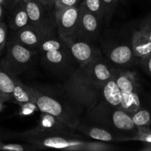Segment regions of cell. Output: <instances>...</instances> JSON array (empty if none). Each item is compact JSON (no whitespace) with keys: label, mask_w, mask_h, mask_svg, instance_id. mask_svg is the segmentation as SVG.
<instances>
[{"label":"cell","mask_w":151,"mask_h":151,"mask_svg":"<svg viewBox=\"0 0 151 151\" xmlns=\"http://www.w3.org/2000/svg\"><path fill=\"white\" fill-rule=\"evenodd\" d=\"M76 130H41L36 128L15 134V137L24 142L36 146L38 149L55 148L66 150L106 151L115 150L107 142L90 141L82 134H77Z\"/></svg>","instance_id":"cell-1"},{"label":"cell","mask_w":151,"mask_h":151,"mask_svg":"<svg viewBox=\"0 0 151 151\" xmlns=\"http://www.w3.org/2000/svg\"><path fill=\"white\" fill-rule=\"evenodd\" d=\"M36 103L39 111L47 112L59 118L66 126L76 130L81 120L84 108L68 97L65 92L56 94L47 90L33 88Z\"/></svg>","instance_id":"cell-2"},{"label":"cell","mask_w":151,"mask_h":151,"mask_svg":"<svg viewBox=\"0 0 151 151\" xmlns=\"http://www.w3.org/2000/svg\"><path fill=\"white\" fill-rule=\"evenodd\" d=\"M89 120L105 126L117 134L124 135L131 141L139 130L133 123L130 114L119 108L114 107L102 100L96 106L86 111Z\"/></svg>","instance_id":"cell-3"},{"label":"cell","mask_w":151,"mask_h":151,"mask_svg":"<svg viewBox=\"0 0 151 151\" xmlns=\"http://www.w3.org/2000/svg\"><path fill=\"white\" fill-rule=\"evenodd\" d=\"M62 88L85 111L90 110L102 100L101 85L93 81L81 66L68 75Z\"/></svg>","instance_id":"cell-4"},{"label":"cell","mask_w":151,"mask_h":151,"mask_svg":"<svg viewBox=\"0 0 151 151\" xmlns=\"http://www.w3.org/2000/svg\"><path fill=\"white\" fill-rule=\"evenodd\" d=\"M6 46L5 55L1 60L4 70L16 77L28 70L33 63L36 52L26 48L10 37Z\"/></svg>","instance_id":"cell-5"},{"label":"cell","mask_w":151,"mask_h":151,"mask_svg":"<svg viewBox=\"0 0 151 151\" xmlns=\"http://www.w3.org/2000/svg\"><path fill=\"white\" fill-rule=\"evenodd\" d=\"M30 19V25L44 37L58 35L54 11L48 5L36 0H24Z\"/></svg>","instance_id":"cell-6"},{"label":"cell","mask_w":151,"mask_h":151,"mask_svg":"<svg viewBox=\"0 0 151 151\" xmlns=\"http://www.w3.org/2000/svg\"><path fill=\"white\" fill-rule=\"evenodd\" d=\"M41 60L46 68L58 75L60 74H70L73 65L76 63L68 47L64 49H53L41 52Z\"/></svg>","instance_id":"cell-7"},{"label":"cell","mask_w":151,"mask_h":151,"mask_svg":"<svg viewBox=\"0 0 151 151\" xmlns=\"http://www.w3.org/2000/svg\"><path fill=\"white\" fill-rule=\"evenodd\" d=\"M102 22L80 3V14L78 25L73 36L71 38L95 41L100 33Z\"/></svg>","instance_id":"cell-8"},{"label":"cell","mask_w":151,"mask_h":151,"mask_svg":"<svg viewBox=\"0 0 151 151\" xmlns=\"http://www.w3.org/2000/svg\"><path fill=\"white\" fill-rule=\"evenodd\" d=\"M80 14L78 5L64 8H55L58 36L61 39L73 36L78 25Z\"/></svg>","instance_id":"cell-9"},{"label":"cell","mask_w":151,"mask_h":151,"mask_svg":"<svg viewBox=\"0 0 151 151\" xmlns=\"http://www.w3.org/2000/svg\"><path fill=\"white\" fill-rule=\"evenodd\" d=\"M103 47L107 58L120 67L132 66L139 60L133 52L131 41L130 43L109 41L105 43Z\"/></svg>","instance_id":"cell-10"},{"label":"cell","mask_w":151,"mask_h":151,"mask_svg":"<svg viewBox=\"0 0 151 151\" xmlns=\"http://www.w3.org/2000/svg\"><path fill=\"white\" fill-rule=\"evenodd\" d=\"M62 40L66 44L73 58L79 66H84L102 55L100 50L92 41L74 38H64Z\"/></svg>","instance_id":"cell-11"},{"label":"cell","mask_w":151,"mask_h":151,"mask_svg":"<svg viewBox=\"0 0 151 151\" xmlns=\"http://www.w3.org/2000/svg\"><path fill=\"white\" fill-rule=\"evenodd\" d=\"M89 120V119H88ZM76 131L79 132L87 139L103 142L129 141L128 137L110 131L105 126L89 120V122L80 121Z\"/></svg>","instance_id":"cell-12"},{"label":"cell","mask_w":151,"mask_h":151,"mask_svg":"<svg viewBox=\"0 0 151 151\" xmlns=\"http://www.w3.org/2000/svg\"><path fill=\"white\" fill-rule=\"evenodd\" d=\"M85 73L99 85L109 81L115 75L117 68L107 58L101 55L81 66Z\"/></svg>","instance_id":"cell-13"},{"label":"cell","mask_w":151,"mask_h":151,"mask_svg":"<svg viewBox=\"0 0 151 151\" xmlns=\"http://www.w3.org/2000/svg\"><path fill=\"white\" fill-rule=\"evenodd\" d=\"M10 37L26 48L36 52L42 40L46 38L30 24L16 31H13Z\"/></svg>","instance_id":"cell-14"},{"label":"cell","mask_w":151,"mask_h":151,"mask_svg":"<svg viewBox=\"0 0 151 151\" xmlns=\"http://www.w3.org/2000/svg\"><path fill=\"white\" fill-rule=\"evenodd\" d=\"M7 24L12 31H16L30 24V19L24 0H18L10 9L7 18Z\"/></svg>","instance_id":"cell-15"},{"label":"cell","mask_w":151,"mask_h":151,"mask_svg":"<svg viewBox=\"0 0 151 151\" xmlns=\"http://www.w3.org/2000/svg\"><path fill=\"white\" fill-rule=\"evenodd\" d=\"M114 77L117 85L122 92L139 93L140 85L135 73L117 68Z\"/></svg>","instance_id":"cell-16"},{"label":"cell","mask_w":151,"mask_h":151,"mask_svg":"<svg viewBox=\"0 0 151 151\" xmlns=\"http://www.w3.org/2000/svg\"><path fill=\"white\" fill-rule=\"evenodd\" d=\"M101 87L102 100L114 107L121 109L122 91L117 85L115 77L113 76L109 81L101 85Z\"/></svg>","instance_id":"cell-17"},{"label":"cell","mask_w":151,"mask_h":151,"mask_svg":"<svg viewBox=\"0 0 151 151\" xmlns=\"http://www.w3.org/2000/svg\"><path fill=\"white\" fill-rule=\"evenodd\" d=\"M12 99H13L19 105L28 102L36 103V94L33 87L25 85L16 76Z\"/></svg>","instance_id":"cell-18"},{"label":"cell","mask_w":151,"mask_h":151,"mask_svg":"<svg viewBox=\"0 0 151 151\" xmlns=\"http://www.w3.org/2000/svg\"><path fill=\"white\" fill-rule=\"evenodd\" d=\"M131 46L135 55L139 59L151 53V41L139 29L133 31Z\"/></svg>","instance_id":"cell-19"},{"label":"cell","mask_w":151,"mask_h":151,"mask_svg":"<svg viewBox=\"0 0 151 151\" xmlns=\"http://www.w3.org/2000/svg\"><path fill=\"white\" fill-rule=\"evenodd\" d=\"M130 116L133 123L139 128V134L151 131V112L148 109L140 108L134 113L130 114Z\"/></svg>","instance_id":"cell-20"},{"label":"cell","mask_w":151,"mask_h":151,"mask_svg":"<svg viewBox=\"0 0 151 151\" xmlns=\"http://www.w3.org/2000/svg\"><path fill=\"white\" fill-rule=\"evenodd\" d=\"M41 112V114L36 128L41 130H49V131L70 128L54 115L47 113V112Z\"/></svg>","instance_id":"cell-21"},{"label":"cell","mask_w":151,"mask_h":151,"mask_svg":"<svg viewBox=\"0 0 151 151\" xmlns=\"http://www.w3.org/2000/svg\"><path fill=\"white\" fill-rule=\"evenodd\" d=\"M139 94V93L122 92L121 109L130 114L142 108V103Z\"/></svg>","instance_id":"cell-22"},{"label":"cell","mask_w":151,"mask_h":151,"mask_svg":"<svg viewBox=\"0 0 151 151\" xmlns=\"http://www.w3.org/2000/svg\"><path fill=\"white\" fill-rule=\"evenodd\" d=\"M15 77L4 70L0 59V89L11 97L15 86Z\"/></svg>","instance_id":"cell-23"},{"label":"cell","mask_w":151,"mask_h":151,"mask_svg":"<svg viewBox=\"0 0 151 151\" xmlns=\"http://www.w3.org/2000/svg\"><path fill=\"white\" fill-rule=\"evenodd\" d=\"M81 4L87 10L97 16L102 22H104L105 12L102 0H83Z\"/></svg>","instance_id":"cell-24"},{"label":"cell","mask_w":151,"mask_h":151,"mask_svg":"<svg viewBox=\"0 0 151 151\" xmlns=\"http://www.w3.org/2000/svg\"><path fill=\"white\" fill-rule=\"evenodd\" d=\"M118 1V0H102L104 12H105L104 22H106L107 24L110 22L111 19L115 11Z\"/></svg>","instance_id":"cell-25"},{"label":"cell","mask_w":151,"mask_h":151,"mask_svg":"<svg viewBox=\"0 0 151 151\" xmlns=\"http://www.w3.org/2000/svg\"><path fill=\"white\" fill-rule=\"evenodd\" d=\"M38 147L34 146L30 143L25 142L24 144H1L0 145V150H11V151H25V150H37Z\"/></svg>","instance_id":"cell-26"},{"label":"cell","mask_w":151,"mask_h":151,"mask_svg":"<svg viewBox=\"0 0 151 151\" xmlns=\"http://www.w3.org/2000/svg\"><path fill=\"white\" fill-rule=\"evenodd\" d=\"M138 29L151 41V13L141 20Z\"/></svg>","instance_id":"cell-27"},{"label":"cell","mask_w":151,"mask_h":151,"mask_svg":"<svg viewBox=\"0 0 151 151\" xmlns=\"http://www.w3.org/2000/svg\"><path fill=\"white\" fill-rule=\"evenodd\" d=\"M19 106H20L19 114L22 116H28V115L31 114L36 111H39L36 103H32V102H28V103L19 104Z\"/></svg>","instance_id":"cell-28"},{"label":"cell","mask_w":151,"mask_h":151,"mask_svg":"<svg viewBox=\"0 0 151 151\" xmlns=\"http://www.w3.org/2000/svg\"><path fill=\"white\" fill-rule=\"evenodd\" d=\"M7 25L3 21L0 22V52L3 50L7 43Z\"/></svg>","instance_id":"cell-29"},{"label":"cell","mask_w":151,"mask_h":151,"mask_svg":"<svg viewBox=\"0 0 151 151\" xmlns=\"http://www.w3.org/2000/svg\"><path fill=\"white\" fill-rule=\"evenodd\" d=\"M139 64L143 70L151 77V53L139 59Z\"/></svg>","instance_id":"cell-30"},{"label":"cell","mask_w":151,"mask_h":151,"mask_svg":"<svg viewBox=\"0 0 151 151\" xmlns=\"http://www.w3.org/2000/svg\"><path fill=\"white\" fill-rule=\"evenodd\" d=\"M80 0H56L54 2L55 8H64L78 5Z\"/></svg>","instance_id":"cell-31"},{"label":"cell","mask_w":151,"mask_h":151,"mask_svg":"<svg viewBox=\"0 0 151 151\" xmlns=\"http://www.w3.org/2000/svg\"><path fill=\"white\" fill-rule=\"evenodd\" d=\"M131 141H139L143 143L151 145V131L147 133H141L132 139Z\"/></svg>","instance_id":"cell-32"},{"label":"cell","mask_w":151,"mask_h":151,"mask_svg":"<svg viewBox=\"0 0 151 151\" xmlns=\"http://www.w3.org/2000/svg\"><path fill=\"white\" fill-rule=\"evenodd\" d=\"M18 0H0V3H1L2 5H4V7L7 9V10L10 11V9L15 5L16 2H17Z\"/></svg>","instance_id":"cell-33"},{"label":"cell","mask_w":151,"mask_h":151,"mask_svg":"<svg viewBox=\"0 0 151 151\" xmlns=\"http://www.w3.org/2000/svg\"><path fill=\"white\" fill-rule=\"evenodd\" d=\"M12 99V97H10L8 94H5L4 92H3L1 89H0V100L2 102H7L8 100H10Z\"/></svg>","instance_id":"cell-34"},{"label":"cell","mask_w":151,"mask_h":151,"mask_svg":"<svg viewBox=\"0 0 151 151\" xmlns=\"http://www.w3.org/2000/svg\"><path fill=\"white\" fill-rule=\"evenodd\" d=\"M5 10H7L4 7V5H2V4L0 3V22L2 21L3 17H4V13H5Z\"/></svg>","instance_id":"cell-35"},{"label":"cell","mask_w":151,"mask_h":151,"mask_svg":"<svg viewBox=\"0 0 151 151\" xmlns=\"http://www.w3.org/2000/svg\"><path fill=\"white\" fill-rule=\"evenodd\" d=\"M56 0H41V3L48 5H54V2Z\"/></svg>","instance_id":"cell-36"},{"label":"cell","mask_w":151,"mask_h":151,"mask_svg":"<svg viewBox=\"0 0 151 151\" xmlns=\"http://www.w3.org/2000/svg\"><path fill=\"white\" fill-rule=\"evenodd\" d=\"M3 107H4V102L0 100V112H1V110L3 109Z\"/></svg>","instance_id":"cell-37"},{"label":"cell","mask_w":151,"mask_h":151,"mask_svg":"<svg viewBox=\"0 0 151 151\" xmlns=\"http://www.w3.org/2000/svg\"><path fill=\"white\" fill-rule=\"evenodd\" d=\"M36 1H39V2H41V0H36Z\"/></svg>","instance_id":"cell-38"},{"label":"cell","mask_w":151,"mask_h":151,"mask_svg":"<svg viewBox=\"0 0 151 151\" xmlns=\"http://www.w3.org/2000/svg\"><path fill=\"white\" fill-rule=\"evenodd\" d=\"M83 1V0H80V2L81 3V1Z\"/></svg>","instance_id":"cell-39"},{"label":"cell","mask_w":151,"mask_h":151,"mask_svg":"<svg viewBox=\"0 0 151 151\" xmlns=\"http://www.w3.org/2000/svg\"><path fill=\"white\" fill-rule=\"evenodd\" d=\"M0 145H1V143H0Z\"/></svg>","instance_id":"cell-40"}]
</instances>
